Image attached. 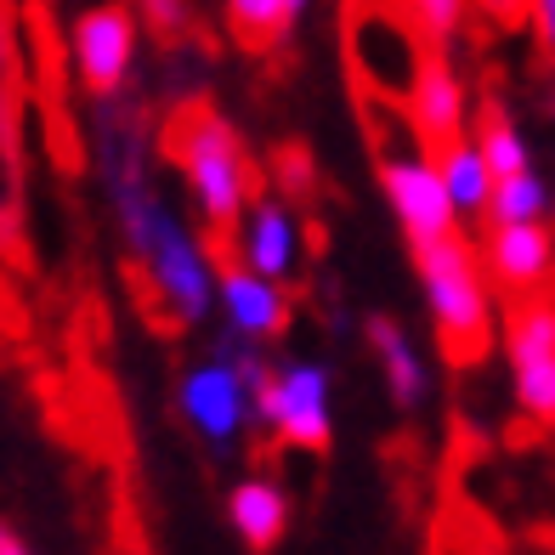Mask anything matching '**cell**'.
Listing matches in <instances>:
<instances>
[{
  "label": "cell",
  "mask_w": 555,
  "mask_h": 555,
  "mask_svg": "<svg viewBox=\"0 0 555 555\" xmlns=\"http://www.w3.org/2000/svg\"><path fill=\"white\" fill-rule=\"evenodd\" d=\"M420 284H425V307H431L437 340L448 363H482L493 346V295H488V267L465 238L431 244L414 256Z\"/></svg>",
  "instance_id": "cell-1"
},
{
  "label": "cell",
  "mask_w": 555,
  "mask_h": 555,
  "mask_svg": "<svg viewBox=\"0 0 555 555\" xmlns=\"http://www.w3.org/2000/svg\"><path fill=\"white\" fill-rule=\"evenodd\" d=\"M170 159L182 165L193 205L210 227H238L249 210V159L238 131L210 108H188L170 125Z\"/></svg>",
  "instance_id": "cell-2"
},
{
  "label": "cell",
  "mask_w": 555,
  "mask_h": 555,
  "mask_svg": "<svg viewBox=\"0 0 555 555\" xmlns=\"http://www.w3.org/2000/svg\"><path fill=\"white\" fill-rule=\"evenodd\" d=\"M267 363L249 346H227L221 358H205L198 369L182 374L176 386V409L210 448H233L244 425L256 420V374Z\"/></svg>",
  "instance_id": "cell-3"
},
{
  "label": "cell",
  "mask_w": 555,
  "mask_h": 555,
  "mask_svg": "<svg viewBox=\"0 0 555 555\" xmlns=\"http://www.w3.org/2000/svg\"><path fill=\"white\" fill-rule=\"evenodd\" d=\"M335 380L330 369L312 358H289V363H267L256 374V420L278 442L307 448V453H330L335 442Z\"/></svg>",
  "instance_id": "cell-4"
},
{
  "label": "cell",
  "mask_w": 555,
  "mask_h": 555,
  "mask_svg": "<svg viewBox=\"0 0 555 555\" xmlns=\"http://www.w3.org/2000/svg\"><path fill=\"white\" fill-rule=\"evenodd\" d=\"M380 193L402 227V238L414 244V256L460 238V210H453V198L442 188L437 154H425V147H380Z\"/></svg>",
  "instance_id": "cell-5"
},
{
  "label": "cell",
  "mask_w": 555,
  "mask_h": 555,
  "mask_svg": "<svg viewBox=\"0 0 555 555\" xmlns=\"http://www.w3.org/2000/svg\"><path fill=\"white\" fill-rule=\"evenodd\" d=\"M346 57L351 68L369 80V91L409 103V91L425 68V40L414 29V17H391V12H351L346 17Z\"/></svg>",
  "instance_id": "cell-6"
},
{
  "label": "cell",
  "mask_w": 555,
  "mask_h": 555,
  "mask_svg": "<svg viewBox=\"0 0 555 555\" xmlns=\"http://www.w3.org/2000/svg\"><path fill=\"white\" fill-rule=\"evenodd\" d=\"M142 267H147V284H154V295L165 300V312L176 323H205L210 318L216 289H221V272L210 261L205 238H198L182 216H176L165 233H159V244L142 256Z\"/></svg>",
  "instance_id": "cell-7"
},
{
  "label": "cell",
  "mask_w": 555,
  "mask_h": 555,
  "mask_svg": "<svg viewBox=\"0 0 555 555\" xmlns=\"http://www.w3.org/2000/svg\"><path fill=\"white\" fill-rule=\"evenodd\" d=\"M504 358H511L516 409L533 425H555V307L521 300L504 323Z\"/></svg>",
  "instance_id": "cell-8"
},
{
  "label": "cell",
  "mask_w": 555,
  "mask_h": 555,
  "mask_svg": "<svg viewBox=\"0 0 555 555\" xmlns=\"http://www.w3.org/2000/svg\"><path fill=\"white\" fill-rule=\"evenodd\" d=\"M68 52H74V74L91 96H114L131 80V57H137V17L125 7H96L80 12L68 29Z\"/></svg>",
  "instance_id": "cell-9"
},
{
  "label": "cell",
  "mask_w": 555,
  "mask_h": 555,
  "mask_svg": "<svg viewBox=\"0 0 555 555\" xmlns=\"http://www.w3.org/2000/svg\"><path fill=\"white\" fill-rule=\"evenodd\" d=\"M402 119L414 125V137L431 147V154L465 137V125H470V91L460 80V68H453L442 52L425 57L420 80L409 91V103H402Z\"/></svg>",
  "instance_id": "cell-10"
},
{
  "label": "cell",
  "mask_w": 555,
  "mask_h": 555,
  "mask_svg": "<svg viewBox=\"0 0 555 555\" xmlns=\"http://www.w3.org/2000/svg\"><path fill=\"white\" fill-rule=\"evenodd\" d=\"M233 244H238V267L267 278V284H284L300 261V221L284 198H256L244 210V221L233 227Z\"/></svg>",
  "instance_id": "cell-11"
},
{
  "label": "cell",
  "mask_w": 555,
  "mask_h": 555,
  "mask_svg": "<svg viewBox=\"0 0 555 555\" xmlns=\"http://www.w3.org/2000/svg\"><path fill=\"white\" fill-rule=\"evenodd\" d=\"M482 267H488V278L499 289L539 295L555 278V233L544 221H533V227H488Z\"/></svg>",
  "instance_id": "cell-12"
},
{
  "label": "cell",
  "mask_w": 555,
  "mask_h": 555,
  "mask_svg": "<svg viewBox=\"0 0 555 555\" xmlns=\"http://www.w3.org/2000/svg\"><path fill=\"white\" fill-rule=\"evenodd\" d=\"M221 312H227V330H233L244 346H261L278 340L289 330V295L284 284H267V278L244 272V267H221Z\"/></svg>",
  "instance_id": "cell-13"
},
{
  "label": "cell",
  "mask_w": 555,
  "mask_h": 555,
  "mask_svg": "<svg viewBox=\"0 0 555 555\" xmlns=\"http://www.w3.org/2000/svg\"><path fill=\"white\" fill-rule=\"evenodd\" d=\"M227 521H233V533L244 539V550H278V539H284L289 527V499L278 482H267V476H244V482L227 493Z\"/></svg>",
  "instance_id": "cell-14"
},
{
  "label": "cell",
  "mask_w": 555,
  "mask_h": 555,
  "mask_svg": "<svg viewBox=\"0 0 555 555\" xmlns=\"http://www.w3.org/2000/svg\"><path fill=\"white\" fill-rule=\"evenodd\" d=\"M437 170H442V188H448V198H453V210H460V216H488L499 176L488 170L476 137H460V142L437 147Z\"/></svg>",
  "instance_id": "cell-15"
},
{
  "label": "cell",
  "mask_w": 555,
  "mask_h": 555,
  "mask_svg": "<svg viewBox=\"0 0 555 555\" xmlns=\"http://www.w3.org/2000/svg\"><path fill=\"white\" fill-rule=\"evenodd\" d=\"M369 340H374V358L386 369V391L397 409H420L425 402V358L414 351V335H402L391 318H369Z\"/></svg>",
  "instance_id": "cell-16"
},
{
  "label": "cell",
  "mask_w": 555,
  "mask_h": 555,
  "mask_svg": "<svg viewBox=\"0 0 555 555\" xmlns=\"http://www.w3.org/2000/svg\"><path fill=\"white\" fill-rule=\"evenodd\" d=\"M476 147H482V159H488V170L499 176V182L533 170V147H527L521 125L504 114V103H488L482 108V119H476Z\"/></svg>",
  "instance_id": "cell-17"
},
{
  "label": "cell",
  "mask_w": 555,
  "mask_h": 555,
  "mask_svg": "<svg viewBox=\"0 0 555 555\" xmlns=\"http://www.w3.org/2000/svg\"><path fill=\"white\" fill-rule=\"evenodd\" d=\"M300 17H307V7H300V0H233V7H227L233 35H238L244 46H256V52H272L278 40H289Z\"/></svg>",
  "instance_id": "cell-18"
},
{
  "label": "cell",
  "mask_w": 555,
  "mask_h": 555,
  "mask_svg": "<svg viewBox=\"0 0 555 555\" xmlns=\"http://www.w3.org/2000/svg\"><path fill=\"white\" fill-rule=\"evenodd\" d=\"M544 210H550V188L539 170H527V176H511V182L493 188L488 227H533V221H544Z\"/></svg>",
  "instance_id": "cell-19"
},
{
  "label": "cell",
  "mask_w": 555,
  "mask_h": 555,
  "mask_svg": "<svg viewBox=\"0 0 555 555\" xmlns=\"http://www.w3.org/2000/svg\"><path fill=\"white\" fill-rule=\"evenodd\" d=\"M414 29L431 35V40H448L453 29H460V7H448V0H425V7H414Z\"/></svg>",
  "instance_id": "cell-20"
},
{
  "label": "cell",
  "mask_w": 555,
  "mask_h": 555,
  "mask_svg": "<svg viewBox=\"0 0 555 555\" xmlns=\"http://www.w3.org/2000/svg\"><path fill=\"white\" fill-rule=\"evenodd\" d=\"M278 170H284V188L300 198L312 188V165H307V147H284V154H278Z\"/></svg>",
  "instance_id": "cell-21"
},
{
  "label": "cell",
  "mask_w": 555,
  "mask_h": 555,
  "mask_svg": "<svg viewBox=\"0 0 555 555\" xmlns=\"http://www.w3.org/2000/svg\"><path fill=\"white\" fill-rule=\"evenodd\" d=\"M533 29H539V46L555 57V0H539L533 7Z\"/></svg>",
  "instance_id": "cell-22"
},
{
  "label": "cell",
  "mask_w": 555,
  "mask_h": 555,
  "mask_svg": "<svg viewBox=\"0 0 555 555\" xmlns=\"http://www.w3.org/2000/svg\"><path fill=\"white\" fill-rule=\"evenodd\" d=\"M0 555H29V544H23L7 521H0Z\"/></svg>",
  "instance_id": "cell-23"
},
{
  "label": "cell",
  "mask_w": 555,
  "mask_h": 555,
  "mask_svg": "<svg viewBox=\"0 0 555 555\" xmlns=\"http://www.w3.org/2000/svg\"><path fill=\"white\" fill-rule=\"evenodd\" d=\"M7 63H12V46H7V23H0V96H7Z\"/></svg>",
  "instance_id": "cell-24"
}]
</instances>
